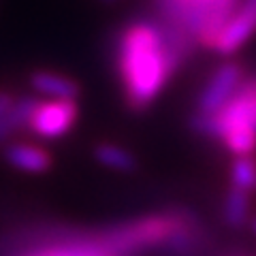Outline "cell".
<instances>
[{
	"mask_svg": "<svg viewBox=\"0 0 256 256\" xmlns=\"http://www.w3.org/2000/svg\"><path fill=\"white\" fill-rule=\"evenodd\" d=\"M192 130L224 141L230 154L252 156L256 150V75H246L239 90L216 116L194 114Z\"/></svg>",
	"mask_w": 256,
	"mask_h": 256,
	"instance_id": "obj_2",
	"label": "cell"
},
{
	"mask_svg": "<svg viewBox=\"0 0 256 256\" xmlns=\"http://www.w3.org/2000/svg\"><path fill=\"white\" fill-rule=\"evenodd\" d=\"M77 102L75 100H45L38 102L32 111V116L28 120V128L38 137L45 139H58L62 134H66L73 128L77 120Z\"/></svg>",
	"mask_w": 256,
	"mask_h": 256,
	"instance_id": "obj_4",
	"label": "cell"
},
{
	"mask_svg": "<svg viewBox=\"0 0 256 256\" xmlns=\"http://www.w3.org/2000/svg\"><path fill=\"white\" fill-rule=\"evenodd\" d=\"M250 230L256 235V218H252V220H250Z\"/></svg>",
	"mask_w": 256,
	"mask_h": 256,
	"instance_id": "obj_13",
	"label": "cell"
},
{
	"mask_svg": "<svg viewBox=\"0 0 256 256\" xmlns=\"http://www.w3.org/2000/svg\"><path fill=\"white\" fill-rule=\"evenodd\" d=\"M244 66L239 62H226L210 77V82L198 94L196 114L201 116H216L218 111L233 98V94L239 90L244 82Z\"/></svg>",
	"mask_w": 256,
	"mask_h": 256,
	"instance_id": "obj_3",
	"label": "cell"
},
{
	"mask_svg": "<svg viewBox=\"0 0 256 256\" xmlns=\"http://www.w3.org/2000/svg\"><path fill=\"white\" fill-rule=\"evenodd\" d=\"M13 100H15V98H13L9 92H0V114L11 107V105H13Z\"/></svg>",
	"mask_w": 256,
	"mask_h": 256,
	"instance_id": "obj_12",
	"label": "cell"
},
{
	"mask_svg": "<svg viewBox=\"0 0 256 256\" xmlns=\"http://www.w3.org/2000/svg\"><path fill=\"white\" fill-rule=\"evenodd\" d=\"M224 222L230 228H242L246 226L248 218H250V192L242 188L230 186L224 198Z\"/></svg>",
	"mask_w": 256,
	"mask_h": 256,
	"instance_id": "obj_9",
	"label": "cell"
},
{
	"mask_svg": "<svg viewBox=\"0 0 256 256\" xmlns=\"http://www.w3.org/2000/svg\"><path fill=\"white\" fill-rule=\"evenodd\" d=\"M196 41L166 22L130 24L120 38V77L132 111L150 107L194 50Z\"/></svg>",
	"mask_w": 256,
	"mask_h": 256,
	"instance_id": "obj_1",
	"label": "cell"
},
{
	"mask_svg": "<svg viewBox=\"0 0 256 256\" xmlns=\"http://www.w3.org/2000/svg\"><path fill=\"white\" fill-rule=\"evenodd\" d=\"M4 158L13 166L30 173H43L52 166V156L43 148L28 146V143H13L4 150Z\"/></svg>",
	"mask_w": 256,
	"mask_h": 256,
	"instance_id": "obj_7",
	"label": "cell"
},
{
	"mask_svg": "<svg viewBox=\"0 0 256 256\" xmlns=\"http://www.w3.org/2000/svg\"><path fill=\"white\" fill-rule=\"evenodd\" d=\"M230 186L252 194L256 190V160L252 156H237L230 166Z\"/></svg>",
	"mask_w": 256,
	"mask_h": 256,
	"instance_id": "obj_11",
	"label": "cell"
},
{
	"mask_svg": "<svg viewBox=\"0 0 256 256\" xmlns=\"http://www.w3.org/2000/svg\"><path fill=\"white\" fill-rule=\"evenodd\" d=\"M254 32H256V0H242L235 15L220 32L218 41L214 45V52L224 56L235 54Z\"/></svg>",
	"mask_w": 256,
	"mask_h": 256,
	"instance_id": "obj_5",
	"label": "cell"
},
{
	"mask_svg": "<svg viewBox=\"0 0 256 256\" xmlns=\"http://www.w3.org/2000/svg\"><path fill=\"white\" fill-rule=\"evenodd\" d=\"M94 154L102 164L111 166V169H118V171H132L134 166H137V160H134V156L130 152L124 150V148L111 146V143L98 146L94 150Z\"/></svg>",
	"mask_w": 256,
	"mask_h": 256,
	"instance_id": "obj_10",
	"label": "cell"
},
{
	"mask_svg": "<svg viewBox=\"0 0 256 256\" xmlns=\"http://www.w3.org/2000/svg\"><path fill=\"white\" fill-rule=\"evenodd\" d=\"M36 105L38 100H34L32 96H22L20 100H13V105L0 114V141L11 137L18 128L26 126Z\"/></svg>",
	"mask_w": 256,
	"mask_h": 256,
	"instance_id": "obj_8",
	"label": "cell"
},
{
	"mask_svg": "<svg viewBox=\"0 0 256 256\" xmlns=\"http://www.w3.org/2000/svg\"><path fill=\"white\" fill-rule=\"evenodd\" d=\"M30 82L34 86V90L58 100H77L79 94H82V88H79L75 79L58 73H50V70H38V73L30 77Z\"/></svg>",
	"mask_w": 256,
	"mask_h": 256,
	"instance_id": "obj_6",
	"label": "cell"
}]
</instances>
